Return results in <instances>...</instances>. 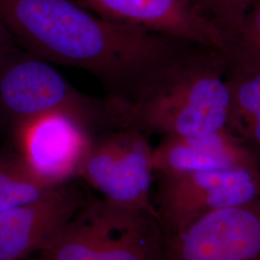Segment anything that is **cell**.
<instances>
[{"instance_id": "cell-1", "label": "cell", "mask_w": 260, "mask_h": 260, "mask_svg": "<svg viewBox=\"0 0 260 260\" xmlns=\"http://www.w3.org/2000/svg\"><path fill=\"white\" fill-rule=\"evenodd\" d=\"M0 20L29 53L94 75L125 98L192 45L103 19L73 0H0Z\"/></svg>"}, {"instance_id": "cell-2", "label": "cell", "mask_w": 260, "mask_h": 260, "mask_svg": "<svg viewBox=\"0 0 260 260\" xmlns=\"http://www.w3.org/2000/svg\"><path fill=\"white\" fill-rule=\"evenodd\" d=\"M226 53L188 45L125 98H108L118 129L198 137L226 126Z\"/></svg>"}, {"instance_id": "cell-3", "label": "cell", "mask_w": 260, "mask_h": 260, "mask_svg": "<svg viewBox=\"0 0 260 260\" xmlns=\"http://www.w3.org/2000/svg\"><path fill=\"white\" fill-rule=\"evenodd\" d=\"M164 243L153 214L87 199L45 248L24 260H163Z\"/></svg>"}, {"instance_id": "cell-4", "label": "cell", "mask_w": 260, "mask_h": 260, "mask_svg": "<svg viewBox=\"0 0 260 260\" xmlns=\"http://www.w3.org/2000/svg\"><path fill=\"white\" fill-rule=\"evenodd\" d=\"M0 106L19 125L51 113H66L90 130L118 128L107 100L80 93L49 62L17 52L0 64Z\"/></svg>"}, {"instance_id": "cell-5", "label": "cell", "mask_w": 260, "mask_h": 260, "mask_svg": "<svg viewBox=\"0 0 260 260\" xmlns=\"http://www.w3.org/2000/svg\"><path fill=\"white\" fill-rule=\"evenodd\" d=\"M152 152L146 133L133 128L113 130L93 138L77 176L103 199L148 211L160 220L150 200L155 173Z\"/></svg>"}, {"instance_id": "cell-6", "label": "cell", "mask_w": 260, "mask_h": 260, "mask_svg": "<svg viewBox=\"0 0 260 260\" xmlns=\"http://www.w3.org/2000/svg\"><path fill=\"white\" fill-rule=\"evenodd\" d=\"M260 198V170L231 168L160 175L155 206L165 235L205 214Z\"/></svg>"}, {"instance_id": "cell-7", "label": "cell", "mask_w": 260, "mask_h": 260, "mask_svg": "<svg viewBox=\"0 0 260 260\" xmlns=\"http://www.w3.org/2000/svg\"><path fill=\"white\" fill-rule=\"evenodd\" d=\"M163 260H260V198L205 214L165 235Z\"/></svg>"}, {"instance_id": "cell-8", "label": "cell", "mask_w": 260, "mask_h": 260, "mask_svg": "<svg viewBox=\"0 0 260 260\" xmlns=\"http://www.w3.org/2000/svg\"><path fill=\"white\" fill-rule=\"evenodd\" d=\"M109 21L141 28L181 42L228 52L225 34L193 0H75Z\"/></svg>"}, {"instance_id": "cell-9", "label": "cell", "mask_w": 260, "mask_h": 260, "mask_svg": "<svg viewBox=\"0 0 260 260\" xmlns=\"http://www.w3.org/2000/svg\"><path fill=\"white\" fill-rule=\"evenodd\" d=\"M17 129L19 158L36 177L54 186L77 176L93 138L85 123L66 113L38 117Z\"/></svg>"}, {"instance_id": "cell-10", "label": "cell", "mask_w": 260, "mask_h": 260, "mask_svg": "<svg viewBox=\"0 0 260 260\" xmlns=\"http://www.w3.org/2000/svg\"><path fill=\"white\" fill-rule=\"evenodd\" d=\"M87 199L69 182L37 203L0 213V260H24L45 248Z\"/></svg>"}, {"instance_id": "cell-11", "label": "cell", "mask_w": 260, "mask_h": 260, "mask_svg": "<svg viewBox=\"0 0 260 260\" xmlns=\"http://www.w3.org/2000/svg\"><path fill=\"white\" fill-rule=\"evenodd\" d=\"M152 159L159 175L231 168L260 170L259 156L226 128L198 137L164 136L153 149Z\"/></svg>"}, {"instance_id": "cell-12", "label": "cell", "mask_w": 260, "mask_h": 260, "mask_svg": "<svg viewBox=\"0 0 260 260\" xmlns=\"http://www.w3.org/2000/svg\"><path fill=\"white\" fill-rule=\"evenodd\" d=\"M230 107L225 128L260 154V65L226 54Z\"/></svg>"}, {"instance_id": "cell-13", "label": "cell", "mask_w": 260, "mask_h": 260, "mask_svg": "<svg viewBox=\"0 0 260 260\" xmlns=\"http://www.w3.org/2000/svg\"><path fill=\"white\" fill-rule=\"evenodd\" d=\"M60 186L50 185L36 177L19 156L0 162V213L37 203Z\"/></svg>"}, {"instance_id": "cell-14", "label": "cell", "mask_w": 260, "mask_h": 260, "mask_svg": "<svg viewBox=\"0 0 260 260\" xmlns=\"http://www.w3.org/2000/svg\"><path fill=\"white\" fill-rule=\"evenodd\" d=\"M257 0H193L199 11L220 28L228 40Z\"/></svg>"}, {"instance_id": "cell-15", "label": "cell", "mask_w": 260, "mask_h": 260, "mask_svg": "<svg viewBox=\"0 0 260 260\" xmlns=\"http://www.w3.org/2000/svg\"><path fill=\"white\" fill-rule=\"evenodd\" d=\"M226 54L260 65V0L251 6L229 39Z\"/></svg>"}, {"instance_id": "cell-16", "label": "cell", "mask_w": 260, "mask_h": 260, "mask_svg": "<svg viewBox=\"0 0 260 260\" xmlns=\"http://www.w3.org/2000/svg\"><path fill=\"white\" fill-rule=\"evenodd\" d=\"M16 43L9 30L0 20V64L10 56L19 52Z\"/></svg>"}]
</instances>
